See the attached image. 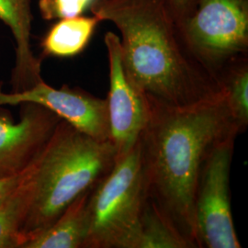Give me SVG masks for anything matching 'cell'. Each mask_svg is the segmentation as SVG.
Instances as JSON below:
<instances>
[{
  "label": "cell",
  "mask_w": 248,
  "mask_h": 248,
  "mask_svg": "<svg viewBox=\"0 0 248 248\" xmlns=\"http://www.w3.org/2000/svg\"><path fill=\"white\" fill-rule=\"evenodd\" d=\"M146 99L149 115L141 142L147 194L199 248L195 198L204 160L215 143L241 130L223 92L183 108Z\"/></svg>",
  "instance_id": "obj_1"
},
{
  "label": "cell",
  "mask_w": 248,
  "mask_h": 248,
  "mask_svg": "<svg viewBox=\"0 0 248 248\" xmlns=\"http://www.w3.org/2000/svg\"><path fill=\"white\" fill-rule=\"evenodd\" d=\"M90 10L119 30L125 74L146 98L183 108L222 94L186 46L172 0H94Z\"/></svg>",
  "instance_id": "obj_2"
},
{
  "label": "cell",
  "mask_w": 248,
  "mask_h": 248,
  "mask_svg": "<svg viewBox=\"0 0 248 248\" xmlns=\"http://www.w3.org/2000/svg\"><path fill=\"white\" fill-rule=\"evenodd\" d=\"M117 160L110 141H98L61 120L33 164L32 198L20 246L46 230L81 194L94 188Z\"/></svg>",
  "instance_id": "obj_3"
},
{
  "label": "cell",
  "mask_w": 248,
  "mask_h": 248,
  "mask_svg": "<svg viewBox=\"0 0 248 248\" xmlns=\"http://www.w3.org/2000/svg\"><path fill=\"white\" fill-rule=\"evenodd\" d=\"M147 196L140 137L92 189L84 248H136Z\"/></svg>",
  "instance_id": "obj_4"
},
{
  "label": "cell",
  "mask_w": 248,
  "mask_h": 248,
  "mask_svg": "<svg viewBox=\"0 0 248 248\" xmlns=\"http://www.w3.org/2000/svg\"><path fill=\"white\" fill-rule=\"evenodd\" d=\"M177 19L186 46L217 79L248 56V0H189Z\"/></svg>",
  "instance_id": "obj_5"
},
{
  "label": "cell",
  "mask_w": 248,
  "mask_h": 248,
  "mask_svg": "<svg viewBox=\"0 0 248 248\" xmlns=\"http://www.w3.org/2000/svg\"><path fill=\"white\" fill-rule=\"evenodd\" d=\"M237 136L215 143L204 160L195 198L199 248H241L231 211V166Z\"/></svg>",
  "instance_id": "obj_6"
},
{
  "label": "cell",
  "mask_w": 248,
  "mask_h": 248,
  "mask_svg": "<svg viewBox=\"0 0 248 248\" xmlns=\"http://www.w3.org/2000/svg\"><path fill=\"white\" fill-rule=\"evenodd\" d=\"M0 81V107L18 106L24 102L36 103L52 110L77 130L98 141H110L107 99L89 92L63 85L55 89L45 81L31 89L6 93Z\"/></svg>",
  "instance_id": "obj_7"
},
{
  "label": "cell",
  "mask_w": 248,
  "mask_h": 248,
  "mask_svg": "<svg viewBox=\"0 0 248 248\" xmlns=\"http://www.w3.org/2000/svg\"><path fill=\"white\" fill-rule=\"evenodd\" d=\"M104 43L109 68V90L106 99L110 142L119 158L140 139L148 122L149 111L145 96L130 82L124 71L120 37L108 31Z\"/></svg>",
  "instance_id": "obj_8"
},
{
  "label": "cell",
  "mask_w": 248,
  "mask_h": 248,
  "mask_svg": "<svg viewBox=\"0 0 248 248\" xmlns=\"http://www.w3.org/2000/svg\"><path fill=\"white\" fill-rule=\"evenodd\" d=\"M14 123L9 111L0 114V178L17 176L29 169L44 150L61 118L36 103L19 104Z\"/></svg>",
  "instance_id": "obj_9"
},
{
  "label": "cell",
  "mask_w": 248,
  "mask_h": 248,
  "mask_svg": "<svg viewBox=\"0 0 248 248\" xmlns=\"http://www.w3.org/2000/svg\"><path fill=\"white\" fill-rule=\"evenodd\" d=\"M0 21L15 41V64L11 72L12 92L31 89L43 82L42 58L31 49L33 13L31 0H0Z\"/></svg>",
  "instance_id": "obj_10"
},
{
  "label": "cell",
  "mask_w": 248,
  "mask_h": 248,
  "mask_svg": "<svg viewBox=\"0 0 248 248\" xmlns=\"http://www.w3.org/2000/svg\"><path fill=\"white\" fill-rule=\"evenodd\" d=\"M92 189L78 197L51 226L28 240L21 248H84L89 232Z\"/></svg>",
  "instance_id": "obj_11"
},
{
  "label": "cell",
  "mask_w": 248,
  "mask_h": 248,
  "mask_svg": "<svg viewBox=\"0 0 248 248\" xmlns=\"http://www.w3.org/2000/svg\"><path fill=\"white\" fill-rule=\"evenodd\" d=\"M99 22L100 19L94 15L59 19L41 41L42 59L49 56L68 58L78 55L89 45Z\"/></svg>",
  "instance_id": "obj_12"
},
{
  "label": "cell",
  "mask_w": 248,
  "mask_h": 248,
  "mask_svg": "<svg viewBox=\"0 0 248 248\" xmlns=\"http://www.w3.org/2000/svg\"><path fill=\"white\" fill-rule=\"evenodd\" d=\"M195 248L147 196L142 210L136 248Z\"/></svg>",
  "instance_id": "obj_13"
},
{
  "label": "cell",
  "mask_w": 248,
  "mask_h": 248,
  "mask_svg": "<svg viewBox=\"0 0 248 248\" xmlns=\"http://www.w3.org/2000/svg\"><path fill=\"white\" fill-rule=\"evenodd\" d=\"M33 164L26 178L0 204V248H19L20 246V232L32 198Z\"/></svg>",
  "instance_id": "obj_14"
},
{
  "label": "cell",
  "mask_w": 248,
  "mask_h": 248,
  "mask_svg": "<svg viewBox=\"0 0 248 248\" xmlns=\"http://www.w3.org/2000/svg\"><path fill=\"white\" fill-rule=\"evenodd\" d=\"M219 81L231 115L244 133L248 125V55L226 65Z\"/></svg>",
  "instance_id": "obj_15"
},
{
  "label": "cell",
  "mask_w": 248,
  "mask_h": 248,
  "mask_svg": "<svg viewBox=\"0 0 248 248\" xmlns=\"http://www.w3.org/2000/svg\"><path fill=\"white\" fill-rule=\"evenodd\" d=\"M94 0H39L41 17L45 20L62 19L81 16L90 9Z\"/></svg>",
  "instance_id": "obj_16"
},
{
  "label": "cell",
  "mask_w": 248,
  "mask_h": 248,
  "mask_svg": "<svg viewBox=\"0 0 248 248\" xmlns=\"http://www.w3.org/2000/svg\"><path fill=\"white\" fill-rule=\"evenodd\" d=\"M34 163V162H33ZM32 166V165H31ZM31 166L25 172L13 177L0 178V204L2 203L26 178Z\"/></svg>",
  "instance_id": "obj_17"
},
{
  "label": "cell",
  "mask_w": 248,
  "mask_h": 248,
  "mask_svg": "<svg viewBox=\"0 0 248 248\" xmlns=\"http://www.w3.org/2000/svg\"><path fill=\"white\" fill-rule=\"evenodd\" d=\"M188 1L189 0H172L177 18H179V16L183 13V11L186 9Z\"/></svg>",
  "instance_id": "obj_18"
}]
</instances>
